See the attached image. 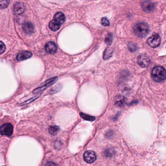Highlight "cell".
Masks as SVG:
<instances>
[{"label":"cell","instance_id":"obj_1","mask_svg":"<svg viewBox=\"0 0 166 166\" xmlns=\"http://www.w3.org/2000/svg\"><path fill=\"white\" fill-rule=\"evenodd\" d=\"M152 77L157 82H162L166 79V71L161 66H157L152 69Z\"/></svg>","mask_w":166,"mask_h":166},{"label":"cell","instance_id":"obj_2","mask_svg":"<svg viewBox=\"0 0 166 166\" xmlns=\"http://www.w3.org/2000/svg\"><path fill=\"white\" fill-rule=\"evenodd\" d=\"M133 30L136 36L140 38H144L148 34L149 28L146 23H138L134 25Z\"/></svg>","mask_w":166,"mask_h":166},{"label":"cell","instance_id":"obj_3","mask_svg":"<svg viewBox=\"0 0 166 166\" xmlns=\"http://www.w3.org/2000/svg\"><path fill=\"white\" fill-rule=\"evenodd\" d=\"M13 131V126L11 123H5L0 127V134L2 135L9 137L11 136Z\"/></svg>","mask_w":166,"mask_h":166},{"label":"cell","instance_id":"obj_4","mask_svg":"<svg viewBox=\"0 0 166 166\" xmlns=\"http://www.w3.org/2000/svg\"><path fill=\"white\" fill-rule=\"evenodd\" d=\"M147 43L150 47L156 48L160 44L161 38L158 34H155L148 38L147 41Z\"/></svg>","mask_w":166,"mask_h":166},{"label":"cell","instance_id":"obj_5","mask_svg":"<svg viewBox=\"0 0 166 166\" xmlns=\"http://www.w3.org/2000/svg\"><path fill=\"white\" fill-rule=\"evenodd\" d=\"M137 63L141 67L147 68L150 65L151 60L147 55H141L138 56Z\"/></svg>","mask_w":166,"mask_h":166},{"label":"cell","instance_id":"obj_6","mask_svg":"<svg viewBox=\"0 0 166 166\" xmlns=\"http://www.w3.org/2000/svg\"><path fill=\"white\" fill-rule=\"evenodd\" d=\"M57 80V77H53L52 78L48 80H47L46 82L45 83V84L43 85L42 86H40L39 88H37L33 91V93L35 94H38L39 93H41V92L44 91L46 89H47L48 86L52 85L54 83L56 82Z\"/></svg>","mask_w":166,"mask_h":166},{"label":"cell","instance_id":"obj_7","mask_svg":"<svg viewBox=\"0 0 166 166\" xmlns=\"http://www.w3.org/2000/svg\"><path fill=\"white\" fill-rule=\"evenodd\" d=\"M83 156L85 161L88 163H93L96 159V155L93 151H86L84 153Z\"/></svg>","mask_w":166,"mask_h":166},{"label":"cell","instance_id":"obj_8","mask_svg":"<svg viewBox=\"0 0 166 166\" xmlns=\"http://www.w3.org/2000/svg\"><path fill=\"white\" fill-rule=\"evenodd\" d=\"M142 9L147 13H150L153 11L155 8V4L152 2L146 1L142 4Z\"/></svg>","mask_w":166,"mask_h":166},{"label":"cell","instance_id":"obj_9","mask_svg":"<svg viewBox=\"0 0 166 166\" xmlns=\"http://www.w3.org/2000/svg\"><path fill=\"white\" fill-rule=\"evenodd\" d=\"M32 56V53L29 51H24L18 53L16 56L18 61H23L25 60L30 59Z\"/></svg>","mask_w":166,"mask_h":166},{"label":"cell","instance_id":"obj_10","mask_svg":"<svg viewBox=\"0 0 166 166\" xmlns=\"http://www.w3.org/2000/svg\"><path fill=\"white\" fill-rule=\"evenodd\" d=\"M45 50L48 53L50 54H54L57 51V46L56 43L52 41H50L46 43L45 46Z\"/></svg>","mask_w":166,"mask_h":166},{"label":"cell","instance_id":"obj_11","mask_svg":"<svg viewBox=\"0 0 166 166\" xmlns=\"http://www.w3.org/2000/svg\"><path fill=\"white\" fill-rule=\"evenodd\" d=\"M13 11L14 13L17 15L23 14L25 11V7L23 3L17 2L14 5Z\"/></svg>","mask_w":166,"mask_h":166},{"label":"cell","instance_id":"obj_12","mask_svg":"<svg viewBox=\"0 0 166 166\" xmlns=\"http://www.w3.org/2000/svg\"><path fill=\"white\" fill-rule=\"evenodd\" d=\"M23 30L27 34H31L34 31V27L30 22H27L23 25Z\"/></svg>","mask_w":166,"mask_h":166},{"label":"cell","instance_id":"obj_13","mask_svg":"<svg viewBox=\"0 0 166 166\" xmlns=\"http://www.w3.org/2000/svg\"><path fill=\"white\" fill-rule=\"evenodd\" d=\"M126 101L127 100L125 97H124L123 96L119 95L115 98V103L116 105H117V107H122L125 104Z\"/></svg>","mask_w":166,"mask_h":166},{"label":"cell","instance_id":"obj_14","mask_svg":"<svg viewBox=\"0 0 166 166\" xmlns=\"http://www.w3.org/2000/svg\"><path fill=\"white\" fill-rule=\"evenodd\" d=\"M61 24L55 20H52L49 23V28L53 31H57L59 29Z\"/></svg>","mask_w":166,"mask_h":166},{"label":"cell","instance_id":"obj_15","mask_svg":"<svg viewBox=\"0 0 166 166\" xmlns=\"http://www.w3.org/2000/svg\"><path fill=\"white\" fill-rule=\"evenodd\" d=\"M54 20L62 24L65 22V17L62 12H57L54 16Z\"/></svg>","mask_w":166,"mask_h":166},{"label":"cell","instance_id":"obj_16","mask_svg":"<svg viewBox=\"0 0 166 166\" xmlns=\"http://www.w3.org/2000/svg\"><path fill=\"white\" fill-rule=\"evenodd\" d=\"M113 50L112 49L107 47L104 53V60H108L112 57L113 54Z\"/></svg>","mask_w":166,"mask_h":166},{"label":"cell","instance_id":"obj_17","mask_svg":"<svg viewBox=\"0 0 166 166\" xmlns=\"http://www.w3.org/2000/svg\"><path fill=\"white\" fill-rule=\"evenodd\" d=\"M80 116L86 121H94L95 119V117L91 116L86 115V114H84L83 113H80Z\"/></svg>","mask_w":166,"mask_h":166},{"label":"cell","instance_id":"obj_18","mask_svg":"<svg viewBox=\"0 0 166 166\" xmlns=\"http://www.w3.org/2000/svg\"><path fill=\"white\" fill-rule=\"evenodd\" d=\"M113 36L111 33H109L107 35L105 38V42L107 44L110 45L113 41Z\"/></svg>","mask_w":166,"mask_h":166},{"label":"cell","instance_id":"obj_19","mask_svg":"<svg viewBox=\"0 0 166 166\" xmlns=\"http://www.w3.org/2000/svg\"><path fill=\"white\" fill-rule=\"evenodd\" d=\"M9 0H0V8L4 9L8 6Z\"/></svg>","mask_w":166,"mask_h":166},{"label":"cell","instance_id":"obj_20","mask_svg":"<svg viewBox=\"0 0 166 166\" xmlns=\"http://www.w3.org/2000/svg\"><path fill=\"white\" fill-rule=\"evenodd\" d=\"M59 128L57 126H51L49 128V132L52 134H55L59 131Z\"/></svg>","mask_w":166,"mask_h":166},{"label":"cell","instance_id":"obj_21","mask_svg":"<svg viewBox=\"0 0 166 166\" xmlns=\"http://www.w3.org/2000/svg\"><path fill=\"white\" fill-rule=\"evenodd\" d=\"M128 49L131 52H134L137 50V45L133 42H129L128 44Z\"/></svg>","mask_w":166,"mask_h":166},{"label":"cell","instance_id":"obj_22","mask_svg":"<svg viewBox=\"0 0 166 166\" xmlns=\"http://www.w3.org/2000/svg\"><path fill=\"white\" fill-rule=\"evenodd\" d=\"M101 24L104 26H109V22L107 18H103L101 19Z\"/></svg>","mask_w":166,"mask_h":166},{"label":"cell","instance_id":"obj_23","mask_svg":"<svg viewBox=\"0 0 166 166\" xmlns=\"http://www.w3.org/2000/svg\"><path fill=\"white\" fill-rule=\"evenodd\" d=\"M5 46L2 41H0V55L5 52Z\"/></svg>","mask_w":166,"mask_h":166},{"label":"cell","instance_id":"obj_24","mask_svg":"<svg viewBox=\"0 0 166 166\" xmlns=\"http://www.w3.org/2000/svg\"><path fill=\"white\" fill-rule=\"evenodd\" d=\"M61 86H60V85H57V86H55L52 89H51L50 90V92H51V93H53L56 92L57 91H59L61 89Z\"/></svg>","mask_w":166,"mask_h":166},{"label":"cell","instance_id":"obj_25","mask_svg":"<svg viewBox=\"0 0 166 166\" xmlns=\"http://www.w3.org/2000/svg\"><path fill=\"white\" fill-rule=\"evenodd\" d=\"M38 97H34V98H31V99H29V100H28V101H25V102H24V103H23V104H29V103H31V102H32V101H34L36 99H37V98H38Z\"/></svg>","mask_w":166,"mask_h":166},{"label":"cell","instance_id":"obj_26","mask_svg":"<svg viewBox=\"0 0 166 166\" xmlns=\"http://www.w3.org/2000/svg\"><path fill=\"white\" fill-rule=\"evenodd\" d=\"M45 166H57L56 165V164L54 163L53 162H48L47 163V164H46V165H45Z\"/></svg>","mask_w":166,"mask_h":166}]
</instances>
